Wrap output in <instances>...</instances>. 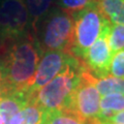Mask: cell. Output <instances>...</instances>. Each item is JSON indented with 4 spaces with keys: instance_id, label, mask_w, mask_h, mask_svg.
Listing matches in <instances>:
<instances>
[{
    "instance_id": "obj_1",
    "label": "cell",
    "mask_w": 124,
    "mask_h": 124,
    "mask_svg": "<svg viewBox=\"0 0 124 124\" xmlns=\"http://www.w3.org/2000/svg\"><path fill=\"white\" fill-rule=\"evenodd\" d=\"M42 52L31 33L11 44L2 60L5 92L25 91L32 81Z\"/></svg>"
},
{
    "instance_id": "obj_2",
    "label": "cell",
    "mask_w": 124,
    "mask_h": 124,
    "mask_svg": "<svg viewBox=\"0 0 124 124\" xmlns=\"http://www.w3.org/2000/svg\"><path fill=\"white\" fill-rule=\"evenodd\" d=\"M83 64L77 59L52 81L30 96V101L38 104L45 112L67 108L69 99L81 80Z\"/></svg>"
},
{
    "instance_id": "obj_3",
    "label": "cell",
    "mask_w": 124,
    "mask_h": 124,
    "mask_svg": "<svg viewBox=\"0 0 124 124\" xmlns=\"http://www.w3.org/2000/svg\"><path fill=\"white\" fill-rule=\"evenodd\" d=\"M72 31V16L58 7H52L38 23L34 32L42 53L46 51L68 53L71 46Z\"/></svg>"
},
{
    "instance_id": "obj_4",
    "label": "cell",
    "mask_w": 124,
    "mask_h": 124,
    "mask_svg": "<svg viewBox=\"0 0 124 124\" xmlns=\"http://www.w3.org/2000/svg\"><path fill=\"white\" fill-rule=\"evenodd\" d=\"M73 31L69 54L82 60L89 48L101 35L111 23L103 17L97 2L72 15Z\"/></svg>"
},
{
    "instance_id": "obj_5",
    "label": "cell",
    "mask_w": 124,
    "mask_h": 124,
    "mask_svg": "<svg viewBox=\"0 0 124 124\" xmlns=\"http://www.w3.org/2000/svg\"><path fill=\"white\" fill-rule=\"evenodd\" d=\"M29 29V14L23 0H0V49L27 35Z\"/></svg>"
},
{
    "instance_id": "obj_6",
    "label": "cell",
    "mask_w": 124,
    "mask_h": 124,
    "mask_svg": "<svg viewBox=\"0 0 124 124\" xmlns=\"http://www.w3.org/2000/svg\"><path fill=\"white\" fill-rule=\"evenodd\" d=\"M65 111L76 114L86 123L98 118L100 112V94L89 79L84 65L81 80L73 90Z\"/></svg>"
},
{
    "instance_id": "obj_7",
    "label": "cell",
    "mask_w": 124,
    "mask_h": 124,
    "mask_svg": "<svg viewBox=\"0 0 124 124\" xmlns=\"http://www.w3.org/2000/svg\"><path fill=\"white\" fill-rule=\"evenodd\" d=\"M77 59L78 58L66 52L46 51L42 53L34 77L26 90L29 97L61 73Z\"/></svg>"
},
{
    "instance_id": "obj_8",
    "label": "cell",
    "mask_w": 124,
    "mask_h": 124,
    "mask_svg": "<svg viewBox=\"0 0 124 124\" xmlns=\"http://www.w3.org/2000/svg\"><path fill=\"white\" fill-rule=\"evenodd\" d=\"M108 27L89 48L83 59L81 60L85 69L96 79L106 78L108 76V69L113 57V53L108 46L107 37Z\"/></svg>"
},
{
    "instance_id": "obj_9",
    "label": "cell",
    "mask_w": 124,
    "mask_h": 124,
    "mask_svg": "<svg viewBox=\"0 0 124 124\" xmlns=\"http://www.w3.org/2000/svg\"><path fill=\"white\" fill-rule=\"evenodd\" d=\"M29 101L30 97L25 91H6L0 94V115L5 119V123Z\"/></svg>"
},
{
    "instance_id": "obj_10",
    "label": "cell",
    "mask_w": 124,
    "mask_h": 124,
    "mask_svg": "<svg viewBox=\"0 0 124 124\" xmlns=\"http://www.w3.org/2000/svg\"><path fill=\"white\" fill-rule=\"evenodd\" d=\"M45 111L33 101H29L25 108L14 115L5 124H40Z\"/></svg>"
},
{
    "instance_id": "obj_11",
    "label": "cell",
    "mask_w": 124,
    "mask_h": 124,
    "mask_svg": "<svg viewBox=\"0 0 124 124\" xmlns=\"http://www.w3.org/2000/svg\"><path fill=\"white\" fill-rule=\"evenodd\" d=\"M124 110V94L113 93L100 98V112L96 120L106 121L115 114Z\"/></svg>"
},
{
    "instance_id": "obj_12",
    "label": "cell",
    "mask_w": 124,
    "mask_h": 124,
    "mask_svg": "<svg viewBox=\"0 0 124 124\" xmlns=\"http://www.w3.org/2000/svg\"><path fill=\"white\" fill-rule=\"evenodd\" d=\"M96 2L111 24L124 25V0H96Z\"/></svg>"
},
{
    "instance_id": "obj_13",
    "label": "cell",
    "mask_w": 124,
    "mask_h": 124,
    "mask_svg": "<svg viewBox=\"0 0 124 124\" xmlns=\"http://www.w3.org/2000/svg\"><path fill=\"white\" fill-rule=\"evenodd\" d=\"M55 0H23L29 14L30 28L34 32L42 18L52 8V4Z\"/></svg>"
},
{
    "instance_id": "obj_14",
    "label": "cell",
    "mask_w": 124,
    "mask_h": 124,
    "mask_svg": "<svg viewBox=\"0 0 124 124\" xmlns=\"http://www.w3.org/2000/svg\"><path fill=\"white\" fill-rule=\"evenodd\" d=\"M85 70H86V69H85ZM86 72H87L90 81L96 87V89H97V91L100 95L103 96V95H108V94H113V93L124 94V79L115 78L112 76L96 79V78L92 77L87 70H86Z\"/></svg>"
},
{
    "instance_id": "obj_15",
    "label": "cell",
    "mask_w": 124,
    "mask_h": 124,
    "mask_svg": "<svg viewBox=\"0 0 124 124\" xmlns=\"http://www.w3.org/2000/svg\"><path fill=\"white\" fill-rule=\"evenodd\" d=\"M40 124H87L76 114L68 111L57 110L45 112Z\"/></svg>"
},
{
    "instance_id": "obj_16",
    "label": "cell",
    "mask_w": 124,
    "mask_h": 124,
    "mask_svg": "<svg viewBox=\"0 0 124 124\" xmlns=\"http://www.w3.org/2000/svg\"><path fill=\"white\" fill-rule=\"evenodd\" d=\"M108 46L112 53L124 50V25L110 24L107 33Z\"/></svg>"
},
{
    "instance_id": "obj_17",
    "label": "cell",
    "mask_w": 124,
    "mask_h": 124,
    "mask_svg": "<svg viewBox=\"0 0 124 124\" xmlns=\"http://www.w3.org/2000/svg\"><path fill=\"white\" fill-rule=\"evenodd\" d=\"M95 1L96 0H55L56 7L70 16L85 9Z\"/></svg>"
},
{
    "instance_id": "obj_18",
    "label": "cell",
    "mask_w": 124,
    "mask_h": 124,
    "mask_svg": "<svg viewBox=\"0 0 124 124\" xmlns=\"http://www.w3.org/2000/svg\"><path fill=\"white\" fill-rule=\"evenodd\" d=\"M108 76L124 79V50L113 54L108 69Z\"/></svg>"
},
{
    "instance_id": "obj_19",
    "label": "cell",
    "mask_w": 124,
    "mask_h": 124,
    "mask_svg": "<svg viewBox=\"0 0 124 124\" xmlns=\"http://www.w3.org/2000/svg\"><path fill=\"white\" fill-rule=\"evenodd\" d=\"M104 122H108L111 124H124V110L115 114L114 116H112L111 118H108Z\"/></svg>"
},
{
    "instance_id": "obj_20",
    "label": "cell",
    "mask_w": 124,
    "mask_h": 124,
    "mask_svg": "<svg viewBox=\"0 0 124 124\" xmlns=\"http://www.w3.org/2000/svg\"><path fill=\"white\" fill-rule=\"evenodd\" d=\"M5 92V83H4V73H3L2 60H0V94Z\"/></svg>"
},
{
    "instance_id": "obj_21",
    "label": "cell",
    "mask_w": 124,
    "mask_h": 124,
    "mask_svg": "<svg viewBox=\"0 0 124 124\" xmlns=\"http://www.w3.org/2000/svg\"><path fill=\"white\" fill-rule=\"evenodd\" d=\"M87 124H111V123H108V122H104V121H99V120H93V121L89 122Z\"/></svg>"
},
{
    "instance_id": "obj_22",
    "label": "cell",
    "mask_w": 124,
    "mask_h": 124,
    "mask_svg": "<svg viewBox=\"0 0 124 124\" xmlns=\"http://www.w3.org/2000/svg\"><path fill=\"white\" fill-rule=\"evenodd\" d=\"M0 124H5V119L0 115Z\"/></svg>"
}]
</instances>
